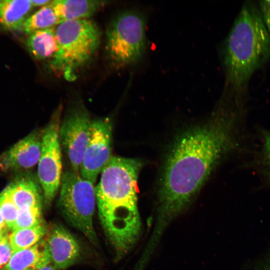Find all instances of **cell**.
<instances>
[{
  "label": "cell",
  "mask_w": 270,
  "mask_h": 270,
  "mask_svg": "<svg viewBox=\"0 0 270 270\" xmlns=\"http://www.w3.org/2000/svg\"><path fill=\"white\" fill-rule=\"evenodd\" d=\"M246 105L222 94L208 120L175 140L160 179L154 237L160 238L170 221L190 206L215 166L234 148Z\"/></svg>",
  "instance_id": "cell-1"
},
{
  "label": "cell",
  "mask_w": 270,
  "mask_h": 270,
  "mask_svg": "<svg viewBox=\"0 0 270 270\" xmlns=\"http://www.w3.org/2000/svg\"><path fill=\"white\" fill-rule=\"evenodd\" d=\"M142 168L136 159L112 156L95 188L98 217L118 258L136 243L141 232L137 182Z\"/></svg>",
  "instance_id": "cell-2"
},
{
  "label": "cell",
  "mask_w": 270,
  "mask_h": 270,
  "mask_svg": "<svg viewBox=\"0 0 270 270\" xmlns=\"http://www.w3.org/2000/svg\"><path fill=\"white\" fill-rule=\"evenodd\" d=\"M270 60V36L258 3L242 6L223 44V92L248 100L250 81Z\"/></svg>",
  "instance_id": "cell-3"
},
{
  "label": "cell",
  "mask_w": 270,
  "mask_h": 270,
  "mask_svg": "<svg viewBox=\"0 0 270 270\" xmlns=\"http://www.w3.org/2000/svg\"><path fill=\"white\" fill-rule=\"evenodd\" d=\"M55 32L56 50L50 66L67 80H73L76 72L90 60L99 46L98 28L92 21L82 19L62 22Z\"/></svg>",
  "instance_id": "cell-4"
},
{
  "label": "cell",
  "mask_w": 270,
  "mask_h": 270,
  "mask_svg": "<svg viewBox=\"0 0 270 270\" xmlns=\"http://www.w3.org/2000/svg\"><path fill=\"white\" fill-rule=\"evenodd\" d=\"M146 19L135 10L122 12L108 24L106 50L111 62L124 68L139 62L146 50Z\"/></svg>",
  "instance_id": "cell-5"
},
{
  "label": "cell",
  "mask_w": 270,
  "mask_h": 270,
  "mask_svg": "<svg viewBox=\"0 0 270 270\" xmlns=\"http://www.w3.org/2000/svg\"><path fill=\"white\" fill-rule=\"evenodd\" d=\"M58 206L65 220L94 245L98 244L93 216L96 203L94 184L72 170L62 176Z\"/></svg>",
  "instance_id": "cell-6"
},
{
  "label": "cell",
  "mask_w": 270,
  "mask_h": 270,
  "mask_svg": "<svg viewBox=\"0 0 270 270\" xmlns=\"http://www.w3.org/2000/svg\"><path fill=\"white\" fill-rule=\"evenodd\" d=\"M61 108H58L42 131L38 177L44 202L50 204L56 196L62 176V148L59 138Z\"/></svg>",
  "instance_id": "cell-7"
},
{
  "label": "cell",
  "mask_w": 270,
  "mask_h": 270,
  "mask_svg": "<svg viewBox=\"0 0 270 270\" xmlns=\"http://www.w3.org/2000/svg\"><path fill=\"white\" fill-rule=\"evenodd\" d=\"M92 120L82 104L72 106L66 114L59 130L62 150L70 165V170L80 172L88 141Z\"/></svg>",
  "instance_id": "cell-8"
},
{
  "label": "cell",
  "mask_w": 270,
  "mask_h": 270,
  "mask_svg": "<svg viewBox=\"0 0 270 270\" xmlns=\"http://www.w3.org/2000/svg\"><path fill=\"white\" fill-rule=\"evenodd\" d=\"M112 125L108 118L92 120L80 173L94 184L112 158Z\"/></svg>",
  "instance_id": "cell-9"
},
{
  "label": "cell",
  "mask_w": 270,
  "mask_h": 270,
  "mask_svg": "<svg viewBox=\"0 0 270 270\" xmlns=\"http://www.w3.org/2000/svg\"><path fill=\"white\" fill-rule=\"evenodd\" d=\"M44 239L51 263L59 269L67 268L80 259L82 250L78 240L61 224L48 227Z\"/></svg>",
  "instance_id": "cell-10"
},
{
  "label": "cell",
  "mask_w": 270,
  "mask_h": 270,
  "mask_svg": "<svg viewBox=\"0 0 270 270\" xmlns=\"http://www.w3.org/2000/svg\"><path fill=\"white\" fill-rule=\"evenodd\" d=\"M42 132L34 131L0 156V169L3 172L27 170L39 161Z\"/></svg>",
  "instance_id": "cell-11"
},
{
  "label": "cell",
  "mask_w": 270,
  "mask_h": 270,
  "mask_svg": "<svg viewBox=\"0 0 270 270\" xmlns=\"http://www.w3.org/2000/svg\"><path fill=\"white\" fill-rule=\"evenodd\" d=\"M4 190L18 210L42 207L43 192L38 180L32 175L18 176Z\"/></svg>",
  "instance_id": "cell-12"
},
{
  "label": "cell",
  "mask_w": 270,
  "mask_h": 270,
  "mask_svg": "<svg viewBox=\"0 0 270 270\" xmlns=\"http://www.w3.org/2000/svg\"><path fill=\"white\" fill-rule=\"evenodd\" d=\"M50 254L44 238L34 246L13 254L1 270H38L50 263Z\"/></svg>",
  "instance_id": "cell-13"
},
{
  "label": "cell",
  "mask_w": 270,
  "mask_h": 270,
  "mask_svg": "<svg viewBox=\"0 0 270 270\" xmlns=\"http://www.w3.org/2000/svg\"><path fill=\"white\" fill-rule=\"evenodd\" d=\"M94 0H56L50 3L60 24L66 21L87 19L106 4Z\"/></svg>",
  "instance_id": "cell-14"
},
{
  "label": "cell",
  "mask_w": 270,
  "mask_h": 270,
  "mask_svg": "<svg viewBox=\"0 0 270 270\" xmlns=\"http://www.w3.org/2000/svg\"><path fill=\"white\" fill-rule=\"evenodd\" d=\"M32 7L30 0H2L0 3V24L9 30L22 28Z\"/></svg>",
  "instance_id": "cell-15"
},
{
  "label": "cell",
  "mask_w": 270,
  "mask_h": 270,
  "mask_svg": "<svg viewBox=\"0 0 270 270\" xmlns=\"http://www.w3.org/2000/svg\"><path fill=\"white\" fill-rule=\"evenodd\" d=\"M26 46L31 54L37 60L52 58L56 50L55 28L38 30L30 34Z\"/></svg>",
  "instance_id": "cell-16"
},
{
  "label": "cell",
  "mask_w": 270,
  "mask_h": 270,
  "mask_svg": "<svg viewBox=\"0 0 270 270\" xmlns=\"http://www.w3.org/2000/svg\"><path fill=\"white\" fill-rule=\"evenodd\" d=\"M48 226L44 222L28 228L12 231L9 239L13 253L30 248L40 241L45 236Z\"/></svg>",
  "instance_id": "cell-17"
},
{
  "label": "cell",
  "mask_w": 270,
  "mask_h": 270,
  "mask_svg": "<svg viewBox=\"0 0 270 270\" xmlns=\"http://www.w3.org/2000/svg\"><path fill=\"white\" fill-rule=\"evenodd\" d=\"M59 24V20L50 4L27 18L22 28L25 33L30 35L38 30L54 28V26Z\"/></svg>",
  "instance_id": "cell-18"
},
{
  "label": "cell",
  "mask_w": 270,
  "mask_h": 270,
  "mask_svg": "<svg viewBox=\"0 0 270 270\" xmlns=\"http://www.w3.org/2000/svg\"><path fill=\"white\" fill-rule=\"evenodd\" d=\"M42 222V207L20 208L18 210L16 222L12 232L32 227Z\"/></svg>",
  "instance_id": "cell-19"
},
{
  "label": "cell",
  "mask_w": 270,
  "mask_h": 270,
  "mask_svg": "<svg viewBox=\"0 0 270 270\" xmlns=\"http://www.w3.org/2000/svg\"><path fill=\"white\" fill-rule=\"evenodd\" d=\"M0 212L10 230L16 222L18 209L4 190L0 193Z\"/></svg>",
  "instance_id": "cell-20"
},
{
  "label": "cell",
  "mask_w": 270,
  "mask_h": 270,
  "mask_svg": "<svg viewBox=\"0 0 270 270\" xmlns=\"http://www.w3.org/2000/svg\"><path fill=\"white\" fill-rule=\"evenodd\" d=\"M8 234L0 238V270L8 263L13 254Z\"/></svg>",
  "instance_id": "cell-21"
},
{
  "label": "cell",
  "mask_w": 270,
  "mask_h": 270,
  "mask_svg": "<svg viewBox=\"0 0 270 270\" xmlns=\"http://www.w3.org/2000/svg\"><path fill=\"white\" fill-rule=\"evenodd\" d=\"M264 21L270 36V0L258 2Z\"/></svg>",
  "instance_id": "cell-22"
},
{
  "label": "cell",
  "mask_w": 270,
  "mask_h": 270,
  "mask_svg": "<svg viewBox=\"0 0 270 270\" xmlns=\"http://www.w3.org/2000/svg\"><path fill=\"white\" fill-rule=\"evenodd\" d=\"M262 155L264 162L270 168V132H266L264 134Z\"/></svg>",
  "instance_id": "cell-23"
},
{
  "label": "cell",
  "mask_w": 270,
  "mask_h": 270,
  "mask_svg": "<svg viewBox=\"0 0 270 270\" xmlns=\"http://www.w3.org/2000/svg\"><path fill=\"white\" fill-rule=\"evenodd\" d=\"M32 6H45L49 4L52 1L49 0H30Z\"/></svg>",
  "instance_id": "cell-24"
},
{
  "label": "cell",
  "mask_w": 270,
  "mask_h": 270,
  "mask_svg": "<svg viewBox=\"0 0 270 270\" xmlns=\"http://www.w3.org/2000/svg\"><path fill=\"white\" fill-rule=\"evenodd\" d=\"M259 270H270V256L264 260Z\"/></svg>",
  "instance_id": "cell-25"
},
{
  "label": "cell",
  "mask_w": 270,
  "mask_h": 270,
  "mask_svg": "<svg viewBox=\"0 0 270 270\" xmlns=\"http://www.w3.org/2000/svg\"><path fill=\"white\" fill-rule=\"evenodd\" d=\"M38 270H62L55 266L51 262L40 268Z\"/></svg>",
  "instance_id": "cell-26"
},
{
  "label": "cell",
  "mask_w": 270,
  "mask_h": 270,
  "mask_svg": "<svg viewBox=\"0 0 270 270\" xmlns=\"http://www.w3.org/2000/svg\"><path fill=\"white\" fill-rule=\"evenodd\" d=\"M267 172H268L267 176H268V179L270 180V168H269V170H268Z\"/></svg>",
  "instance_id": "cell-27"
},
{
  "label": "cell",
  "mask_w": 270,
  "mask_h": 270,
  "mask_svg": "<svg viewBox=\"0 0 270 270\" xmlns=\"http://www.w3.org/2000/svg\"><path fill=\"white\" fill-rule=\"evenodd\" d=\"M222 94H224V93H222ZM227 95L228 96V94H227ZM228 96H230L228 95ZM232 97L234 98V97H232ZM234 98L237 100V99H236V98ZM240 100V101H241V102H246V103L247 104V102H244V101L240 100Z\"/></svg>",
  "instance_id": "cell-28"
}]
</instances>
